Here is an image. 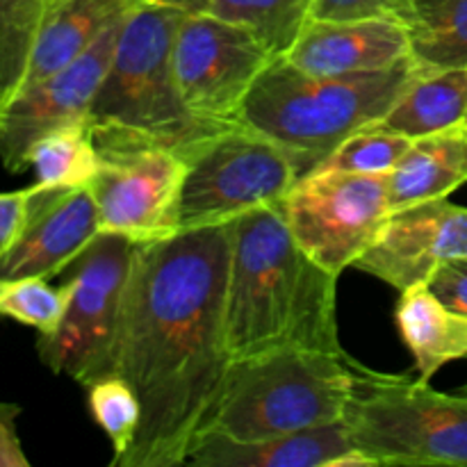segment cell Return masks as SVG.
<instances>
[{"label": "cell", "instance_id": "9", "mask_svg": "<svg viewBox=\"0 0 467 467\" xmlns=\"http://www.w3.org/2000/svg\"><path fill=\"white\" fill-rule=\"evenodd\" d=\"M281 210L301 249L340 276L354 267L390 214L386 176L313 171L296 181Z\"/></svg>", "mask_w": 467, "mask_h": 467}, {"label": "cell", "instance_id": "19", "mask_svg": "<svg viewBox=\"0 0 467 467\" xmlns=\"http://www.w3.org/2000/svg\"><path fill=\"white\" fill-rule=\"evenodd\" d=\"M395 322L415 360L418 379H431L447 363L467 358V317L447 308L427 283L400 292Z\"/></svg>", "mask_w": 467, "mask_h": 467}, {"label": "cell", "instance_id": "31", "mask_svg": "<svg viewBox=\"0 0 467 467\" xmlns=\"http://www.w3.org/2000/svg\"><path fill=\"white\" fill-rule=\"evenodd\" d=\"M18 415L21 406L0 401V467H30L16 431Z\"/></svg>", "mask_w": 467, "mask_h": 467}, {"label": "cell", "instance_id": "25", "mask_svg": "<svg viewBox=\"0 0 467 467\" xmlns=\"http://www.w3.org/2000/svg\"><path fill=\"white\" fill-rule=\"evenodd\" d=\"M85 388L91 418L112 442L114 459L109 461V465L117 467L137 438L141 420L140 397L121 374L96 379Z\"/></svg>", "mask_w": 467, "mask_h": 467}, {"label": "cell", "instance_id": "11", "mask_svg": "<svg viewBox=\"0 0 467 467\" xmlns=\"http://www.w3.org/2000/svg\"><path fill=\"white\" fill-rule=\"evenodd\" d=\"M274 55L249 27L210 12L185 14L173 39L182 100L199 119L240 121L242 105Z\"/></svg>", "mask_w": 467, "mask_h": 467}, {"label": "cell", "instance_id": "29", "mask_svg": "<svg viewBox=\"0 0 467 467\" xmlns=\"http://www.w3.org/2000/svg\"><path fill=\"white\" fill-rule=\"evenodd\" d=\"M427 285L447 308L467 317V255L438 265Z\"/></svg>", "mask_w": 467, "mask_h": 467}, {"label": "cell", "instance_id": "23", "mask_svg": "<svg viewBox=\"0 0 467 467\" xmlns=\"http://www.w3.org/2000/svg\"><path fill=\"white\" fill-rule=\"evenodd\" d=\"M205 12L249 27L274 55H285L310 18V0H208Z\"/></svg>", "mask_w": 467, "mask_h": 467}, {"label": "cell", "instance_id": "10", "mask_svg": "<svg viewBox=\"0 0 467 467\" xmlns=\"http://www.w3.org/2000/svg\"><path fill=\"white\" fill-rule=\"evenodd\" d=\"M100 171L89 190L99 208L100 233H117L135 244L181 233V194L187 164L160 144H96Z\"/></svg>", "mask_w": 467, "mask_h": 467}, {"label": "cell", "instance_id": "12", "mask_svg": "<svg viewBox=\"0 0 467 467\" xmlns=\"http://www.w3.org/2000/svg\"><path fill=\"white\" fill-rule=\"evenodd\" d=\"M126 14L114 21L80 59L39 85L23 89L0 112V162L7 171L18 173L27 169L30 149L44 135L89 119Z\"/></svg>", "mask_w": 467, "mask_h": 467}, {"label": "cell", "instance_id": "14", "mask_svg": "<svg viewBox=\"0 0 467 467\" xmlns=\"http://www.w3.org/2000/svg\"><path fill=\"white\" fill-rule=\"evenodd\" d=\"M99 233V208L89 187L32 185L26 226L0 255V281L57 276Z\"/></svg>", "mask_w": 467, "mask_h": 467}, {"label": "cell", "instance_id": "28", "mask_svg": "<svg viewBox=\"0 0 467 467\" xmlns=\"http://www.w3.org/2000/svg\"><path fill=\"white\" fill-rule=\"evenodd\" d=\"M388 16L409 21V0H310L315 21H354V18Z\"/></svg>", "mask_w": 467, "mask_h": 467}, {"label": "cell", "instance_id": "13", "mask_svg": "<svg viewBox=\"0 0 467 467\" xmlns=\"http://www.w3.org/2000/svg\"><path fill=\"white\" fill-rule=\"evenodd\" d=\"M467 255V208L447 199L392 210L354 267L395 290L427 283L438 265Z\"/></svg>", "mask_w": 467, "mask_h": 467}, {"label": "cell", "instance_id": "27", "mask_svg": "<svg viewBox=\"0 0 467 467\" xmlns=\"http://www.w3.org/2000/svg\"><path fill=\"white\" fill-rule=\"evenodd\" d=\"M409 137L381 128L379 123L363 128L347 137L315 171H345V173H372L388 176L406 149ZM313 173V171H310Z\"/></svg>", "mask_w": 467, "mask_h": 467}, {"label": "cell", "instance_id": "18", "mask_svg": "<svg viewBox=\"0 0 467 467\" xmlns=\"http://www.w3.org/2000/svg\"><path fill=\"white\" fill-rule=\"evenodd\" d=\"M386 182L390 213L424 201L447 199L467 185V121L410 140Z\"/></svg>", "mask_w": 467, "mask_h": 467}, {"label": "cell", "instance_id": "33", "mask_svg": "<svg viewBox=\"0 0 467 467\" xmlns=\"http://www.w3.org/2000/svg\"><path fill=\"white\" fill-rule=\"evenodd\" d=\"M459 392H463V395H467V383H465V386L459 388Z\"/></svg>", "mask_w": 467, "mask_h": 467}, {"label": "cell", "instance_id": "30", "mask_svg": "<svg viewBox=\"0 0 467 467\" xmlns=\"http://www.w3.org/2000/svg\"><path fill=\"white\" fill-rule=\"evenodd\" d=\"M32 187L18 192H0V255L14 244L23 231L30 210Z\"/></svg>", "mask_w": 467, "mask_h": 467}, {"label": "cell", "instance_id": "20", "mask_svg": "<svg viewBox=\"0 0 467 467\" xmlns=\"http://www.w3.org/2000/svg\"><path fill=\"white\" fill-rule=\"evenodd\" d=\"M467 117V67L422 71L409 82L386 117L381 128L418 140L465 121Z\"/></svg>", "mask_w": 467, "mask_h": 467}, {"label": "cell", "instance_id": "8", "mask_svg": "<svg viewBox=\"0 0 467 467\" xmlns=\"http://www.w3.org/2000/svg\"><path fill=\"white\" fill-rule=\"evenodd\" d=\"M181 158L187 164L181 231L219 226L278 203L299 181L285 150L242 121L194 141Z\"/></svg>", "mask_w": 467, "mask_h": 467}, {"label": "cell", "instance_id": "15", "mask_svg": "<svg viewBox=\"0 0 467 467\" xmlns=\"http://www.w3.org/2000/svg\"><path fill=\"white\" fill-rule=\"evenodd\" d=\"M283 57L301 71L333 76L395 67L413 55L409 27L404 21L374 16L354 21L308 18L301 35Z\"/></svg>", "mask_w": 467, "mask_h": 467}, {"label": "cell", "instance_id": "34", "mask_svg": "<svg viewBox=\"0 0 467 467\" xmlns=\"http://www.w3.org/2000/svg\"><path fill=\"white\" fill-rule=\"evenodd\" d=\"M465 121H467V117H465Z\"/></svg>", "mask_w": 467, "mask_h": 467}, {"label": "cell", "instance_id": "5", "mask_svg": "<svg viewBox=\"0 0 467 467\" xmlns=\"http://www.w3.org/2000/svg\"><path fill=\"white\" fill-rule=\"evenodd\" d=\"M354 386L345 351L283 347L233 360L205 431L263 441L337 422L345 418Z\"/></svg>", "mask_w": 467, "mask_h": 467}, {"label": "cell", "instance_id": "1", "mask_svg": "<svg viewBox=\"0 0 467 467\" xmlns=\"http://www.w3.org/2000/svg\"><path fill=\"white\" fill-rule=\"evenodd\" d=\"M231 226L137 244L117 340V374L141 404L117 467H178L208 429L233 358L226 345Z\"/></svg>", "mask_w": 467, "mask_h": 467}, {"label": "cell", "instance_id": "32", "mask_svg": "<svg viewBox=\"0 0 467 467\" xmlns=\"http://www.w3.org/2000/svg\"><path fill=\"white\" fill-rule=\"evenodd\" d=\"M140 3H153V5H167V7L182 9L187 14L194 12H205L208 7V0H140Z\"/></svg>", "mask_w": 467, "mask_h": 467}, {"label": "cell", "instance_id": "24", "mask_svg": "<svg viewBox=\"0 0 467 467\" xmlns=\"http://www.w3.org/2000/svg\"><path fill=\"white\" fill-rule=\"evenodd\" d=\"M50 5L53 0H0V112L18 94Z\"/></svg>", "mask_w": 467, "mask_h": 467}, {"label": "cell", "instance_id": "22", "mask_svg": "<svg viewBox=\"0 0 467 467\" xmlns=\"http://www.w3.org/2000/svg\"><path fill=\"white\" fill-rule=\"evenodd\" d=\"M27 167L35 171V185L39 187H89L100 171V153L89 121L71 123L41 137L30 149Z\"/></svg>", "mask_w": 467, "mask_h": 467}, {"label": "cell", "instance_id": "7", "mask_svg": "<svg viewBox=\"0 0 467 467\" xmlns=\"http://www.w3.org/2000/svg\"><path fill=\"white\" fill-rule=\"evenodd\" d=\"M135 249L128 237L99 233L73 260L62 322L36 342V354L50 372L80 386L117 374L119 327Z\"/></svg>", "mask_w": 467, "mask_h": 467}, {"label": "cell", "instance_id": "26", "mask_svg": "<svg viewBox=\"0 0 467 467\" xmlns=\"http://www.w3.org/2000/svg\"><path fill=\"white\" fill-rule=\"evenodd\" d=\"M71 285H50L48 278H7L0 281V317L48 336L59 327L67 310Z\"/></svg>", "mask_w": 467, "mask_h": 467}, {"label": "cell", "instance_id": "6", "mask_svg": "<svg viewBox=\"0 0 467 467\" xmlns=\"http://www.w3.org/2000/svg\"><path fill=\"white\" fill-rule=\"evenodd\" d=\"M356 386L345 422L374 465L467 467V395L379 374L351 360Z\"/></svg>", "mask_w": 467, "mask_h": 467}, {"label": "cell", "instance_id": "16", "mask_svg": "<svg viewBox=\"0 0 467 467\" xmlns=\"http://www.w3.org/2000/svg\"><path fill=\"white\" fill-rule=\"evenodd\" d=\"M356 450L345 418L295 433L235 441L205 431L192 445L185 465L194 467H340Z\"/></svg>", "mask_w": 467, "mask_h": 467}, {"label": "cell", "instance_id": "4", "mask_svg": "<svg viewBox=\"0 0 467 467\" xmlns=\"http://www.w3.org/2000/svg\"><path fill=\"white\" fill-rule=\"evenodd\" d=\"M185 14L135 0L87 119L96 144L146 141L181 153L231 126L199 119L182 100L173 71V39Z\"/></svg>", "mask_w": 467, "mask_h": 467}, {"label": "cell", "instance_id": "2", "mask_svg": "<svg viewBox=\"0 0 467 467\" xmlns=\"http://www.w3.org/2000/svg\"><path fill=\"white\" fill-rule=\"evenodd\" d=\"M226 345L233 360L283 347L342 354L337 276L299 246L281 201L228 222Z\"/></svg>", "mask_w": 467, "mask_h": 467}, {"label": "cell", "instance_id": "17", "mask_svg": "<svg viewBox=\"0 0 467 467\" xmlns=\"http://www.w3.org/2000/svg\"><path fill=\"white\" fill-rule=\"evenodd\" d=\"M135 0H53L32 46L18 94L80 59Z\"/></svg>", "mask_w": 467, "mask_h": 467}, {"label": "cell", "instance_id": "21", "mask_svg": "<svg viewBox=\"0 0 467 467\" xmlns=\"http://www.w3.org/2000/svg\"><path fill=\"white\" fill-rule=\"evenodd\" d=\"M406 27L422 68L467 67V0H409Z\"/></svg>", "mask_w": 467, "mask_h": 467}, {"label": "cell", "instance_id": "3", "mask_svg": "<svg viewBox=\"0 0 467 467\" xmlns=\"http://www.w3.org/2000/svg\"><path fill=\"white\" fill-rule=\"evenodd\" d=\"M420 71L409 57L377 71L319 76L278 55L251 87L240 121L281 146L301 181L347 137L381 121Z\"/></svg>", "mask_w": 467, "mask_h": 467}]
</instances>
